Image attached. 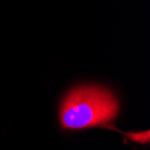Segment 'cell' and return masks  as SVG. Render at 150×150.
Returning a JSON list of instances; mask_svg holds the SVG:
<instances>
[{
    "label": "cell",
    "mask_w": 150,
    "mask_h": 150,
    "mask_svg": "<svg viewBox=\"0 0 150 150\" xmlns=\"http://www.w3.org/2000/svg\"><path fill=\"white\" fill-rule=\"evenodd\" d=\"M118 112V100L111 91L98 86H83L74 88L64 99L60 121L67 129L90 128L113 120Z\"/></svg>",
    "instance_id": "1"
},
{
    "label": "cell",
    "mask_w": 150,
    "mask_h": 150,
    "mask_svg": "<svg viewBox=\"0 0 150 150\" xmlns=\"http://www.w3.org/2000/svg\"><path fill=\"white\" fill-rule=\"evenodd\" d=\"M125 134L128 138L131 140L138 142L140 144H146L149 143V130L143 131V132H134V133H126V132H120Z\"/></svg>",
    "instance_id": "2"
}]
</instances>
